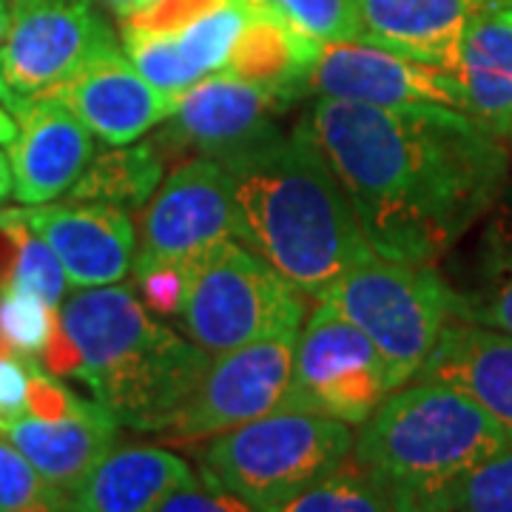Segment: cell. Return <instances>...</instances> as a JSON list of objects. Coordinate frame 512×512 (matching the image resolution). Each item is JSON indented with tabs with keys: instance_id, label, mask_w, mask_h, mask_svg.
<instances>
[{
	"instance_id": "25",
	"label": "cell",
	"mask_w": 512,
	"mask_h": 512,
	"mask_svg": "<svg viewBox=\"0 0 512 512\" xmlns=\"http://www.w3.org/2000/svg\"><path fill=\"white\" fill-rule=\"evenodd\" d=\"M265 512H396V507L382 481L350 456L333 473Z\"/></svg>"
},
{
	"instance_id": "33",
	"label": "cell",
	"mask_w": 512,
	"mask_h": 512,
	"mask_svg": "<svg viewBox=\"0 0 512 512\" xmlns=\"http://www.w3.org/2000/svg\"><path fill=\"white\" fill-rule=\"evenodd\" d=\"M194 268V265H191ZM191 268L185 265H160V268H148L143 274H134V285L151 313L160 316H177L183 308L185 291H188V279Z\"/></svg>"
},
{
	"instance_id": "31",
	"label": "cell",
	"mask_w": 512,
	"mask_h": 512,
	"mask_svg": "<svg viewBox=\"0 0 512 512\" xmlns=\"http://www.w3.org/2000/svg\"><path fill=\"white\" fill-rule=\"evenodd\" d=\"M450 507L464 512H512V447L461 478L450 495Z\"/></svg>"
},
{
	"instance_id": "8",
	"label": "cell",
	"mask_w": 512,
	"mask_h": 512,
	"mask_svg": "<svg viewBox=\"0 0 512 512\" xmlns=\"http://www.w3.org/2000/svg\"><path fill=\"white\" fill-rule=\"evenodd\" d=\"M109 49L117 40L94 0H12L0 46V106L20 117Z\"/></svg>"
},
{
	"instance_id": "30",
	"label": "cell",
	"mask_w": 512,
	"mask_h": 512,
	"mask_svg": "<svg viewBox=\"0 0 512 512\" xmlns=\"http://www.w3.org/2000/svg\"><path fill=\"white\" fill-rule=\"evenodd\" d=\"M37 504L63 510V498L46 484L32 461L0 433V512H20Z\"/></svg>"
},
{
	"instance_id": "11",
	"label": "cell",
	"mask_w": 512,
	"mask_h": 512,
	"mask_svg": "<svg viewBox=\"0 0 512 512\" xmlns=\"http://www.w3.org/2000/svg\"><path fill=\"white\" fill-rule=\"evenodd\" d=\"M296 336H268L214 356L191 402L165 436L171 441H208L239 424L279 413L291 384Z\"/></svg>"
},
{
	"instance_id": "12",
	"label": "cell",
	"mask_w": 512,
	"mask_h": 512,
	"mask_svg": "<svg viewBox=\"0 0 512 512\" xmlns=\"http://www.w3.org/2000/svg\"><path fill=\"white\" fill-rule=\"evenodd\" d=\"M282 106L285 103L274 92L254 80L234 72L208 74L177 97L163 131L151 140L163 148L165 160H225L268 134Z\"/></svg>"
},
{
	"instance_id": "3",
	"label": "cell",
	"mask_w": 512,
	"mask_h": 512,
	"mask_svg": "<svg viewBox=\"0 0 512 512\" xmlns=\"http://www.w3.org/2000/svg\"><path fill=\"white\" fill-rule=\"evenodd\" d=\"M214 356L163 325L128 285L77 288L57 308L43 367L74 376L120 424L165 433Z\"/></svg>"
},
{
	"instance_id": "23",
	"label": "cell",
	"mask_w": 512,
	"mask_h": 512,
	"mask_svg": "<svg viewBox=\"0 0 512 512\" xmlns=\"http://www.w3.org/2000/svg\"><path fill=\"white\" fill-rule=\"evenodd\" d=\"M165 154L154 140L109 146L94 154L83 177L69 191V200L109 202L126 211H143L157 194L165 174Z\"/></svg>"
},
{
	"instance_id": "10",
	"label": "cell",
	"mask_w": 512,
	"mask_h": 512,
	"mask_svg": "<svg viewBox=\"0 0 512 512\" xmlns=\"http://www.w3.org/2000/svg\"><path fill=\"white\" fill-rule=\"evenodd\" d=\"M231 234V188L225 168L211 157H188L146 202L137 228L131 274L160 265L191 268Z\"/></svg>"
},
{
	"instance_id": "7",
	"label": "cell",
	"mask_w": 512,
	"mask_h": 512,
	"mask_svg": "<svg viewBox=\"0 0 512 512\" xmlns=\"http://www.w3.org/2000/svg\"><path fill=\"white\" fill-rule=\"evenodd\" d=\"M305 313V293L228 237L194 262L177 319L185 339L220 356L268 336L299 333Z\"/></svg>"
},
{
	"instance_id": "40",
	"label": "cell",
	"mask_w": 512,
	"mask_h": 512,
	"mask_svg": "<svg viewBox=\"0 0 512 512\" xmlns=\"http://www.w3.org/2000/svg\"><path fill=\"white\" fill-rule=\"evenodd\" d=\"M20 512H60L52 504H37V507H29V510H20Z\"/></svg>"
},
{
	"instance_id": "2",
	"label": "cell",
	"mask_w": 512,
	"mask_h": 512,
	"mask_svg": "<svg viewBox=\"0 0 512 512\" xmlns=\"http://www.w3.org/2000/svg\"><path fill=\"white\" fill-rule=\"evenodd\" d=\"M231 188V234L305 296L322 299L339 276L376 254L342 185L302 120L271 128L217 160Z\"/></svg>"
},
{
	"instance_id": "36",
	"label": "cell",
	"mask_w": 512,
	"mask_h": 512,
	"mask_svg": "<svg viewBox=\"0 0 512 512\" xmlns=\"http://www.w3.org/2000/svg\"><path fill=\"white\" fill-rule=\"evenodd\" d=\"M15 191V177H12V163H9V154L0 151V202L6 200L9 194Z\"/></svg>"
},
{
	"instance_id": "19",
	"label": "cell",
	"mask_w": 512,
	"mask_h": 512,
	"mask_svg": "<svg viewBox=\"0 0 512 512\" xmlns=\"http://www.w3.org/2000/svg\"><path fill=\"white\" fill-rule=\"evenodd\" d=\"M188 461L154 444H114L74 487L63 512H160L163 501L194 481Z\"/></svg>"
},
{
	"instance_id": "37",
	"label": "cell",
	"mask_w": 512,
	"mask_h": 512,
	"mask_svg": "<svg viewBox=\"0 0 512 512\" xmlns=\"http://www.w3.org/2000/svg\"><path fill=\"white\" fill-rule=\"evenodd\" d=\"M18 137V120L0 106V146H9Z\"/></svg>"
},
{
	"instance_id": "27",
	"label": "cell",
	"mask_w": 512,
	"mask_h": 512,
	"mask_svg": "<svg viewBox=\"0 0 512 512\" xmlns=\"http://www.w3.org/2000/svg\"><path fill=\"white\" fill-rule=\"evenodd\" d=\"M256 12L313 43L362 40L359 0H251Z\"/></svg>"
},
{
	"instance_id": "29",
	"label": "cell",
	"mask_w": 512,
	"mask_h": 512,
	"mask_svg": "<svg viewBox=\"0 0 512 512\" xmlns=\"http://www.w3.org/2000/svg\"><path fill=\"white\" fill-rule=\"evenodd\" d=\"M57 325V311L12 282L0 291V353L43 359Z\"/></svg>"
},
{
	"instance_id": "13",
	"label": "cell",
	"mask_w": 512,
	"mask_h": 512,
	"mask_svg": "<svg viewBox=\"0 0 512 512\" xmlns=\"http://www.w3.org/2000/svg\"><path fill=\"white\" fill-rule=\"evenodd\" d=\"M308 89L319 97L370 106L441 103L464 111V89L456 74L384 52L362 40L322 46L308 72Z\"/></svg>"
},
{
	"instance_id": "21",
	"label": "cell",
	"mask_w": 512,
	"mask_h": 512,
	"mask_svg": "<svg viewBox=\"0 0 512 512\" xmlns=\"http://www.w3.org/2000/svg\"><path fill=\"white\" fill-rule=\"evenodd\" d=\"M464 111L481 126L512 134V23L476 6L461 40L456 72Z\"/></svg>"
},
{
	"instance_id": "18",
	"label": "cell",
	"mask_w": 512,
	"mask_h": 512,
	"mask_svg": "<svg viewBox=\"0 0 512 512\" xmlns=\"http://www.w3.org/2000/svg\"><path fill=\"white\" fill-rule=\"evenodd\" d=\"M413 382H444L467 393L512 439V333L450 319Z\"/></svg>"
},
{
	"instance_id": "24",
	"label": "cell",
	"mask_w": 512,
	"mask_h": 512,
	"mask_svg": "<svg viewBox=\"0 0 512 512\" xmlns=\"http://www.w3.org/2000/svg\"><path fill=\"white\" fill-rule=\"evenodd\" d=\"M456 319L512 333V205L495 214L481 237L470 285L456 291Z\"/></svg>"
},
{
	"instance_id": "1",
	"label": "cell",
	"mask_w": 512,
	"mask_h": 512,
	"mask_svg": "<svg viewBox=\"0 0 512 512\" xmlns=\"http://www.w3.org/2000/svg\"><path fill=\"white\" fill-rule=\"evenodd\" d=\"M308 128L367 245L402 262H436L507 183L501 137L441 103L370 106L319 97Z\"/></svg>"
},
{
	"instance_id": "41",
	"label": "cell",
	"mask_w": 512,
	"mask_h": 512,
	"mask_svg": "<svg viewBox=\"0 0 512 512\" xmlns=\"http://www.w3.org/2000/svg\"><path fill=\"white\" fill-rule=\"evenodd\" d=\"M433 512H464V510H458V507H447V510H433Z\"/></svg>"
},
{
	"instance_id": "38",
	"label": "cell",
	"mask_w": 512,
	"mask_h": 512,
	"mask_svg": "<svg viewBox=\"0 0 512 512\" xmlns=\"http://www.w3.org/2000/svg\"><path fill=\"white\" fill-rule=\"evenodd\" d=\"M476 6L490 9V12H495V15H501V18L512 23V0H476Z\"/></svg>"
},
{
	"instance_id": "39",
	"label": "cell",
	"mask_w": 512,
	"mask_h": 512,
	"mask_svg": "<svg viewBox=\"0 0 512 512\" xmlns=\"http://www.w3.org/2000/svg\"><path fill=\"white\" fill-rule=\"evenodd\" d=\"M9 23H12V3L9 0H0V46L9 35Z\"/></svg>"
},
{
	"instance_id": "5",
	"label": "cell",
	"mask_w": 512,
	"mask_h": 512,
	"mask_svg": "<svg viewBox=\"0 0 512 512\" xmlns=\"http://www.w3.org/2000/svg\"><path fill=\"white\" fill-rule=\"evenodd\" d=\"M382 353L396 387L413 382L456 316V288L430 262L370 254L322 296Z\"/></svg>"
},
{
	"instance_id": "42",
	"label": "cell",
	"mask_w": 512,
	"mask_h": 512,
	"mask_svg": "<svg viewBox=\"0 0 512 512\" xmlns=\"http://www.w3.org/2000/svg\"><path fill=\"white\" fill-rule=\"evenodd\" d=\"M146 3H148V6H154V3H157V0H146ZM148 6H146V9H148ZM146 9H143V12H146Z\"/></svg>"
},
{
	"instance_id": "6",
	"label": "cell",
	"mask_w": 512,
	"mask_h": 512,
	"mask_svg": "<svg viewBox=\"0 0 512 512\" xmlns=\"http://www.w3.org/2000/svg\"><path fill=\"white\" fill-rule=\"evenodd\" d=\"M350 456V424L279 410L208 439L200 473L265 512L333 473Z\"/></svg>"
},
{
	"instance_id": "22",
	"label": "cell",
	"mask_w": 512,
	"mask_h": 512,
	"mask_svg": "<svg viewBox=\"0 0 512 512\" xmlns=\"http://www.w3.org/2000/svg\"><path fill=\"white\" fill-rule=\"evenodd\" d=\"M134 18L174 37L194 72L208 77L231 66L256 9L251 0H157Z\"/></svg>"
},
{
	"instance_id": "16",
	"label": "cell",
	"mask_w": 512,
	"mask_h": 512,
	"mask_svg": "<svg viewBox=\"0 0 512 512\" xmlns=\"http://www.w3.org/2000/svg\"><path fill=\"white\" fill-rule=\"evenodd\" d=\"M18 120L9 143L15 200L46 205L69 194L94 160V134L57 97H40Z\"/></svg>"
},
{
	"instance_id": "14",
	"label": "cell",
	"mask_w": 512,
	"mask_h": 512,
	"mask_svg": "<svg viewBox=\"0 0 512 512\" xmlns=\"http://www.w3.org/2000/svg\"><path fill=\"white\" fill-rule=\"evenodd\" d=\"M20 217L55 251L72 288L117 285L134 268L137 228L126 208L69 200L20 208Z\"/></svg>"
},
{
	"instance_id": "28",
	"label": "cell",
	"mask_w": 512,
	"mask_h": 512,
	"mask_svg": "<svg viewBox=\"0 0 512 512\" xmlns=\"http://www.w3.org/2000/svg\"><path fill=\"white\" fill-rule=\"evenodd\" d=\"M120 43L126 57L137 66V72L146 77L154 89H160L168 97H180L188 92L202 77L194 72V66L185 60L177 40L165 35L160 29L148 26L143 20L128 18L120 26Z\"/></svg>"
},
{
	"instance_id": "26",
	"label": "cell",
	"mask_w": 512,
	"mask_h": 512,
	"mask_svg": "<svg viewBox=\"0 0 512 512\" xmlns=\"http://www.w3.org/2000/svg\"><path fill=\"white\" fill-rule=\"evenodd\" d=\"M0 228L9 234L12 248H15L9 282L57 311L63 305L66 288H69V276L63 271L55 251L46 245V239L37 237L15 208L0 211Z\"/></svg>"
},
{
	"instance_id": "9",
	"label": "cell",
	"mask_w": 512,
	"mask_h": 512,
	"mask_svg": "<svg viewBox=\"0 0 512 512\" xmlns=\"http://www.w3.org/2000/svg\"><path fill=\"white\" fill-rule=\"evenodd\" d=\"M393 390L396 382L382 353L319 299L296 336L291 384L279 410L362 424Z\"/></svg>"
},
{
	"instance_id": "35",
	"label": "cell",
	"mask_w": 512,
	"mask_h": 512,
	"mask_svg": "<svg viewBox=\"0 0 512 512\" xmlns=\"http://www.w3.org/2000/svg\"><path fill=\"white\" fill-rule=\"evenodd\" d=\"M106 6H109L111 12L120 20H128L134 18V15H140L148 3L146 0H106Z\"/></svg>"
},
{
	"instance_id": "17",
	"label": "cell",
	"mask_w": 512,
	"mask_h": 512,
	"mask_svg": "<svg viewBox=\"0 0 512 512\" xmlns=\"http://www.w3.org/2000/svg\"><path fill=\"white\" fill-rule=\"evenodd\" d=\"M120 421L103 404L74 396L55 416H23L3 430V436L32 461L63 504L74 487L89 476L94 464L117 444Z\"/></svg>"
},
{
	"instance_id": "4",
	"label": "cell",
	"mask_w": 512,
	"mask_h": 512,
	"mask_svg": "<svg viewBox=\"0 0 512 512\" xmlns=\"http://www.w3.org/2000/svg\"><path fill=\"white\" fill-rule=\"evenodd\" d=\"M510 447L481 404L444 382L396 387L353 436V458L382 481L396 512L447 510L458 481Z\"/></svg>"
},
{
	"instance_id": "34",
	"label": "cell",
	"mask_w": 512,
	"mask_h": 512,
	"mask_svg": "<svg viewBox=\"0 0 512 512\" xmlns=\"http://www.w3.org/2000/svg\"><path fill=\"white\" fill-rule=\"evenodd\" d=\"M37 359L0 353V433L23 416H29V390Z\"/></svg>"
},
{
	"instance_id": "20",
	"label": "cell",
	"mask_w": 512,
	"mask_h": 512,
	"mask_svg": "<svg viewBox=\"0 0 512 512\" xmlns=\"http://www.w3.org/2000/svg\"><path fill=\"white\" fill-rule=\"evenodd\" d=\"M476 0H359L362 43L456 72Z\"/></svg>"
},
{
	"instance_id": "32",
	"label": "cell",
	"mask_w": 512,
	"mask_h": 512,
	"mask_svg": "<svg viewBox=\"0 0 512 512\" xmlns=\"http://www.w3.org/2000/svg\"><path fill=\"white\" fill-rule=\"evenodd\" d=\"M160 512H259L251 507L245 498H239L237 493L225 490L222 484H217L214 478H208L205 473L188 481L183 487H177L174 493L163 501Z\"/></svg>"
},
{
	"instance_id": "15",
	"label": "cell",
	"mask_w": 512,
	"mask_h": 512,
	"mask_svg": "<svg viewBox=\"0 0 512 512\" xmlns=\"http://www.w3.org/2000/svg\"><path fill=\"white\" fill-rule=\"evenodd\" d=\"M46 97H57L106 146H128L163 126L177 97L154 89L117 46L89 60L80 72Z\"/></svg>"
}]
</instances>
